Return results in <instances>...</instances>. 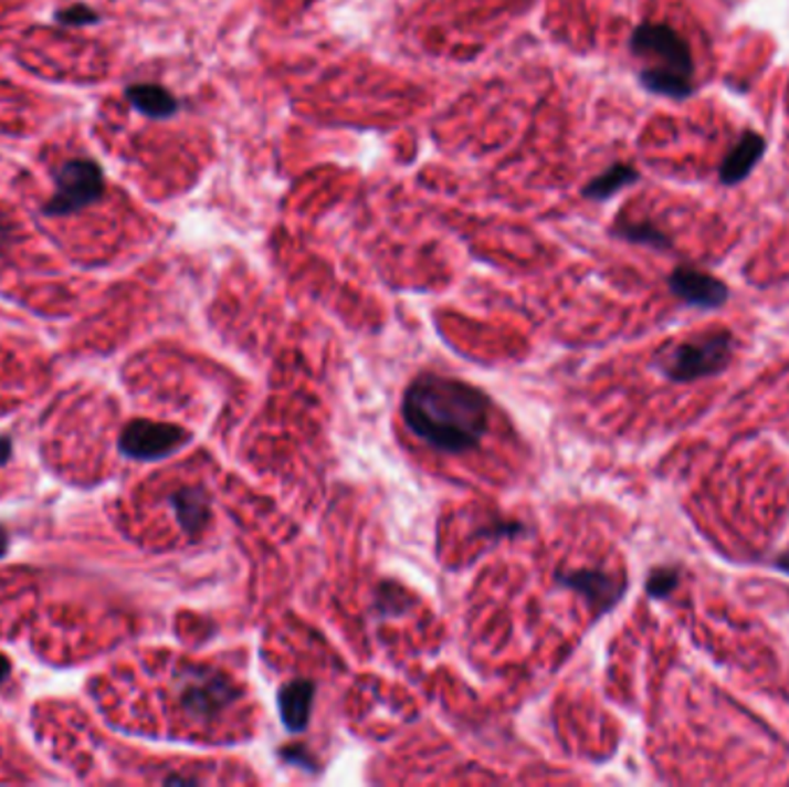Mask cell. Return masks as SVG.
<instances>
[{"instance_id": "18", "label": "cell", "mask_w": 789, "mask_h": 787, "mask_svg": "<svg viewBox=\"0 0 789 787\" xmlns=\"http://www.w3.org/2000/svg\"><path fill=\"white\" fill-rule=\"evenodd\" d=\"M10 458H12V441L0 434V466L8 464Z\"/></svg>"}, {"instance_id": "7", "label": "cell", "mask_w": 789, "mask_h": 787, "mask_svg": "<svg viewBox=\"0 0 789 787\" xmlns=\"http://www.w3.org/2000/svg\"><path fill=\"white\" fill-rule=\"evenodd\" d=\"M670 288L678 301L699 309H718L729 298V288L723 280L688 266H678L670 275Z\"/></svg>"}, {"instance_id": "21", "label": "cell", "mask_w": 789, "mask_h": 787, "mask_svg": "<svg viewBox=\"0 0 789 787\" xmlns=\"http://www.w3.org/2000/svg\"><path fill=\"white\" fill-rule=\"evenodd\" d=\"M8 545H10V541H8V534H6L3 529H0V557H3V555L8 553Z\"/></svg>"}, {"instance_id": "12", "label": "cell", "mask_w": 789, "mask_h": 787, "mask_svg": "<svg viewBox=\"0 0 789 787\" xmlns=\"http://www.w3.org/2000/svg\"><path fill=\"white\" fill-rule=\"evenodd\" d=\"M132 107L148 118H171L178 112V99L157 84H135L125 91Z\"/></svg>"}, {"instance_id": "2", "label": "cell", "mask_w": 789, "mask_h": 787, "mask_svg": "<svg viewBox=\"0 0 789 787\" xmlns=\"http://www.w3.org/2000/svg\"><path fill=\"white\" fill-rule=\"evenodd\" d=\"M734 354V337L729 330H714L686 339V343L665 349L655 358L661 375L676 384H691L706 377H716Z\"/></svg>"}, {"instance_id": "10", "label": "cell", "mask_w": 789, "mask_h": 787, "mask_svg": "<svg viewBox=\"0 0 789 787\" xmlns=\"http://www.w3.org/2000/svg\"><path fill=\"white\" fill-rule=\"evenodd\" d=\"M314 691L317 689H314L312 681H305V679L288 681L286 686L280 689L277 704H280V716H282V723L286 725V730L303 732L307 727L309 714H312Z\"/></svg>"}, {"instance_id": "9", "label": "cell", "mask_w": 789, "mask_h": 787, "mask_svg": "<svg viewBox=\"0 0 789 787\" xmlns=\"http://www.w3.org/2000/svg\"><path fill=\"white\" fill-rule=\"evenodd\" d=\"M765 150H767L765 137H759L757 133H744L720 165L723 186H736V182L746 180L755 171L761 157H765Z\"/></svg>"}, {"instance_id": "5", "label": "cell", "mask_w": 789, "mask_h": 787, "mask_svg": "<svg viewBox=\"0 0 789 787\" xmlns=\"http://www.w3.org/2000/svg\"><path fill=\"white\" fill-rule=\"evenodd\" d=\"M630 51L640 59L661 61L665 70H672L681 76H693L695 63L691 56V46L674 29L665 23H642L630 38Z\"/></svg>"}, {"instance_id": "6", "label": "cell", "mask_w": 789, "mask_h": 787, "mask_svg": "<svg viewBox=\"0 0 789 787\" xmlns=\"http://www.w3.org/2000/svg\"><path fill=\"white\" fill-rule=\"evenodd\" d=\"M188 441L190 432L178 426L132 421L118 439V449L123 455L135 460H160L180 451Z\"/></svg>"}, {"instance_id": "11", "label": "cell", "mask_w": 789, "mask_h": 787, "mask_svg": "<svg viewBox=\"0 0 789 787\" xmlns=\"http://www.w3.org/2000/svg\"><path fill=\"white\" fill-rule=\"evenodd\" d=\"M176 520L190 536H199L210 522V500L201 487H182L169 496Z\"/></svg>"}, {"instance_id": "15", "label": "cell", "mask_w": 789, "mask_h": 787, "mask_svg": "<svg viewBox=\"0 0 789 787\" xmlns=\"http://www.w3.org/2000/svg\"><path fill=\"white\" fill-rule=\"evenodd\" d=\"M612 233L619 235V239L628 241V243L649 245V248H655V250H667L672 245L667 235L658 227H653L651 222H623V220H617Z\"/></svg>"}, {"instance_id": "19", "label": "cell", "mask_w": 789, "mask_h": 787, "mask_svg": "<svg viewBox=\"0 0 789 787\" xmlns=\"http://www.w3.org/2000/svg\"><path fill=\"white\" fill-rule=\"evenodd\" d=\"M10 670H12L10 661L6 659V655H3V653H0V686H3V684H6V681H8V676H10Z\"/></svg>"}, {"instance_id": "3", "label": "cell", "mask_w": 789, "mask_h": 787, "mask_svg": "<svg viewBox=\"0 0 789 787\" xmlns=\"http://www.w3.org/2000/svg\"><path fill=\"white\" fill-rule=\"evenodd\" d=\"M176 695L182 712L199 723H210L243 697L233 681L210 668H188L176 676Z\"/></svg>"}, {"instance_id": "20", "label": "cell", "mask_w": 789, "mask_h": 787, "mask_svg": "<svg viewBox=\"0 0 789 787\" xmlns=\"http://www.w3.org/2000/svg\"><path fill=\"white\" fill-rule=\"evenodd\" d=\"M774 566H776V570H780V573L789 575V549H787V553H782L780 557H776Z\"/></svg>"}, {"instance_id": "13", "label": "cell", "mask_w": 789, "mask_h": 787, "mask_svg": "<svg viewBox=\"0 0 789 787\" xmlns=\"http://www.w3.org/2000/svg\"><path fill=\"white\" fill-rule=\"evenodd\" d=\"M640 180V171L630 165H612L608 171H602L600 176H596L593 180H589L582 197L591 199V201H608L612 199L617 192H621L623 188L633 186V182Z\"/></svg>"}, {"instance_id": "4", "label": "cell", "mask_w": 789, "mask_h": 787, "mask_svg": "<svg viewBox=\"0 0 789 787\" xmlns=\"http://www.w3.org/2000/svg\"><path fill=\"white\" fill-rule=\"evenodd\" d=\"M56 192L44 203L46 216H72L95 203L104 192V176L93 160H70L54 174Z\"/></svg>"}, {"instance_id": "16", "label": "cell", "mask_w": 789, "mask_h": 787, "mask_svg": "<svg viewBox=\"0 0 789 787\" xmlns=\"http://www.w3.org/2000/svg\"><path fill=\"white\" fill-rule=\"evenodd\" d=\"M678 587V570L676 568H655L646 580V591L651 598H667Z\"/></svg>"}, {"instance_id": "17", "label": "cell", "mask_w": 789, "mask_h": 787, "mask_svg": "<svg viewBox=\"0 0 789 787\" xmlns=\"http://www.w3.org/2000/svg\"><path fill=\"white\" fill-rule=\"evenodd\" d=\"M56 19L65 25H88V23H97L99 14L86 6H72L67 10H61Z\"/></svg>"}, {"instance_id": "14", "label": "cell", "mask_w": 789, "mask_h": 787, "mask_svg": "<svg viewBox=\"0 0 789 787\" xmlns=\"http://www.w3.org/2000/svg\"><path fill=\"white\" fill-rule=\"evenodd\" d=\"M640 84L655 95H665L674 99H686L693 95V86L688 76H681L665 67H651L640 72Z\"/></svg>"}, {"instance_id": "1", "label": "cell", "mask_w": 789, "mask_h": 787, "mask_svg": "<svg viewBox=\"0 0 789 787\" xmlns=\"http://www.w3.org/2000/svg\"><path fill=\"white\" fill-rule=\"evenodd\" d=\"M402 416L418 439L457 455L478 449L490 426V400L462 379L420 375L404 390Z\"/></svg>"}, {"instance_id": "8", "label": "cell", "mask_w": 789, "mask_h": 787, "mask_svg": "<svg viewBox=\"0 0 789 787\" xmlns=\"http://www.w3.org/2000/svg\"><path fill=\"white\" fill-rule=\"evenodd\" d=\"M557 583L566 589H572L577 594H582L589 602L598 606L602 612L614 608L621 600L625 585L617 583L612 575L602 570H572V573H561L557 575Z\"/></svg>"}]
</instances>
